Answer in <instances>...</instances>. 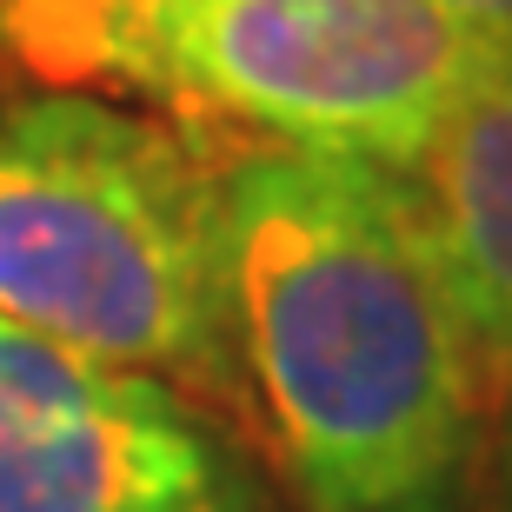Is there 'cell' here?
Segmentation results:
<instances>
[{
    "label": "cell",
    "mask_w": 512,
    "mask_h": 512,
    "mask_svg": "<svg viewBox=\"0 0 512 512\" xmlns=\"http://www.w3.org/2000/svg\"><path fill=\"white\" fill-rule=\"evenodd\" d=\"M233 340L300 512H466L493 380L399 167L240 147Z\"/></svg>",
    "instance_id": "obj_1"
},
{
    "label": "cell",
    "mask_w": 512,
    "mask_h": 512,
    "mask_svg": "<svg viewBox=\"0 0 512 512\" xmlns=\"http://www.w3.org/2000/svg\"><path fill=\"white\" fill-rule=\"evenodd\" d=\"M107 94L0 100V320L260 439L233 340L240 147Z\"/></svg>",
    "instance_id": "obj_2"
},
{
    "label": "cell",
    "mask_w": 512,
    "mask_h": 512,
    "mask_svg": "<svg viewBox=\"0 0 512 512\" xmlns=\"http://www.w3.org/2000/svg\"><path fill=\"white\" fill-rule=\"evenodd\" d=\"M486 80L446 0H153L133 94L247 147L406 173Z\"/></svg>",
    "instance_id": "obj_3"
},
{
    "label": "cell",
    "mask_w": 512,
    "mask_h": 512,
    "mask_svg": "<svg viewBox=\"0 0 512 512\" xmlns=\"http://www.w3.org/2000/svg\"><path fill=\"white\" fill-rule=\"evenodd\" d=\"M0 512H273L233 426L0 320Z\"/></svg>",
    "instance_id": "obj_4"
},
{
    "label": "cell",
    "mask_w": 512,
    "mask_h": 512,
    "mask_svg": "<svg viewBox=\"0 0 512 512\" xmlns=\"http://www.w3.org/2000/svg\"><path fill=\"white\" fill-rule=\"evenodd\" d=\"M419 227L493 393L512 386V74L453 107L413 167Z\"/></svg>",
    "instance_id": "obj_5"
},
{
    "label": "cell",
    "mask_w": 512,
    "mask_h": 512,
    "mask_svg": "<svg viewBox=\"0 0 512 512\" xmlns=\"http://www.w3.org/2000/svg\"><path fill=\"white\" fill-rule=\"evenodd\" d=\"M147 14L153 0H0V67L60 94H133Z\"/></svg>",
    "instance_id": "obj_6"
},
{
    "label": "cell",
    "mask_w": 512,
    "mask_h": 512,
    "mask_svg": "<svg viewBox=\"0 0 512 512\" xmlns=\"http://www.w3.org/2000/svg\"><path fill=\"white\" fill-rule=\"evenodd\" d=\"M466 512H512V386L493 406V426H486V446H479V473H473Z\"/></svg>",
    "instance_id": "obj_7"
},
{
    "label": "cell",
    "mask_w": 512,
    "mask_h": 512,
    "mask_svg": "<svg viewBox=\"0 0 512 512\" xmlns=\"http://www.w3.org/2000/svg\"><path fill=\"white\" fill-rule=\"evenodd\" d=\"M493 74H512V0H446Z\"/></svg>",
    "instance_id": "obj_8"
}]
</instances>
